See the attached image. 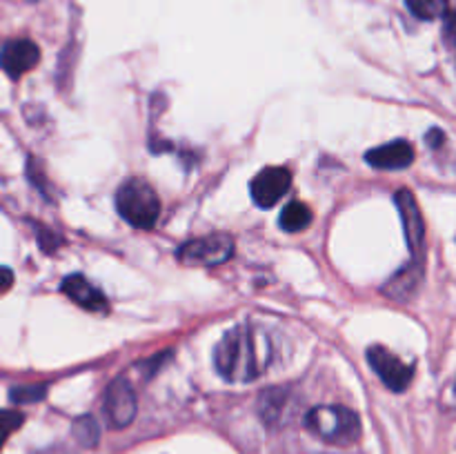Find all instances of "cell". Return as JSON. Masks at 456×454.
Here are the masks:
<instances>
[{
  "label": "cell",
  "mask_w": 456,
  "mask_h": 454,
  "mask_svg": "<svg viewBox=\"0 0 456 454\" xmlns=\"http://www.w3.org/2000/svg\"><path fill=\"white\" fill-rule=\"evenodd\" d=\"M274 347L256 325H239L223 334L214 350V365L225 381L248 383L261 377L272 363Z\"/></svg>",
  "instance_id": "obj_1"
},
{
  "label": "cell",
  "mask_w": 456,
  "mask_h": 454,
  "mask_svg": "<svg viewBox=\"0 0 456 454\" xmlns=\"http://www.w3.org/2000/svg\"><path fill=\"white\" fill-rule=\"evenodd\" d=\"M305 427L332 445H352L361 436V418L343 405H319L305 414Z\"/></svg>",
  "instance_id": "obj_2"
},
{
  "label": "cell",
  "mask_w": 456,
  "mask_h": 454,
  "mask_svg": "<svg viewBox=\"0 0 456 454\" xmlns=\"http://www.w3.org/2000/svg\"><path fill=\"white\" fill-rule=\"evenodd\" d=\"M116 209L138 230H150L160 216V199L145 178H127L116 191Z\"/></svg>",
  "instance_id": "obj_3"
},
{
  "label": "cell",
  "mask_w": 456,
  "mask_h": 454,
  "mask_svg": "<svg viewBox=\"0 0 456 454\" xmlns=\"http://www.w3.org/2000/svg\"><path fill=\"white\" fill-rule=\"evenodd\" d=\"M178 261L183 265H196V267H214L223 265L234 256V239L225 231H216V234L200 236V239L187 240L181 245L176 252Z\"/></svg>",
  "instance_id": "obj_4"
},
{
  "label": "cell",
  "mask_w": 456,
  "mask_h": 454,
  "mask_svg": "<svg viewBox=\"0 0 456 454\" xmlns=\"http://www.w3.org/2000/svg\"><path fill=\"white\" fill-rule=\"evenodd\" d=\"M102 412H105L110 427H114V430L127 427L136 418V392H134V387L125 378H116V381L110 383L105 399H102Z\"/></svg>",
  "instance_id": "obj_5"
},
{
  "label": "cell",
  "mask_w": 456,
  "mask_h": 454,
  "mask_svg": "<svg viewBox=\"0 0 456 454\" xmlns=\"http://www.w3.org/2000/svg\"><path fill=\"white\" fill-rule=\"evenodd\" d=\"M396 207H399L401 223H403V234L408 240V247L412 252L414 261H423L426 254V221L419 209L417 199L410 190H399L395 196Z\"/></svg>",
  "instance_id": "obj_6"
},
{
  "label": "cell",
  "mask_w": 456,
  "mask_h": 454,
  "mask_svg": "<svg viewBox=\"0 0 456 454\" xmlns=\"http://www.w3.org/2000/svg\"><path fill=\"white\" fill-rule=\"evenodd\" d=\"M368 361L387 390L405 392L410 383H412L414 368L412 365H405L395 352L386 350L381 345H374L368 350Z\"/></svg>",
  "instance_id": "obj_7"
},
{
  "label": "cell",
  "mask_w": 456,
  "mask_h": 454,
  "mask_svg": "<svg viewBox=\"0 0 456 454\" xmlns=\"http://www.w3.org/2000/svg\"><path fill=\"white\" fill-rule=\"evenodd\" d=\"M292 187V172L288 167H265L252 178V199L258 207L270 209Z\"/></svg>",
  "instance_id": "obj_8"
},
{
  "label": "cell",
  "mask_w": 456,
  "mask_h": 454,
  "mask_svg": "<svg viewBox=\"0 0 456 454\" xmlns=\"http://www.w3.org/2000/svg\"><path fill=\"white\" fill-rule=\"evenodd\" d=\"M40 61V49L29 38H13L0 47V69L9 78L18 80L22 74L34 69Z\"/></svg>",
  "instance_id": "obj_9"
},
{
  "label": "cell",
  "mask_w": 456,
  "mask_h": 454,
  "mask_svg": "<svg viewBox=\"0 0 456 454\" xmlns=\"http://www.w3.org/2000/svg\"><path fill=\"white\" fill-rule=\"evenodd\" d=\"M62 292L76 303V305L85 307L89 312H105L107 310V298L101 289L94 283H89L83 274H69L62 279L61 285Z\"/></svg>",
  "instance_id": "obj_10"
},
{
  "label": "cell",
  "mask_w": 456,
  "mask_h": 454,
  "mask_svg": "<svg viewBox=\"0 0 456 454\" xmlns=\"http://www.w3.org/2000/svg\"><path fill=\"white\" fill-rule=\"evenodd\" d=\"M365 160L377 169H405L412 165L414 147L408 141H392L370 150L365 154Z\"/></svg>",
  "instance_id": "obj_11"
},
{
  "label": "cell",
  "mask_w": 456,
  "mask_h": 454,
  "mask_svg": "<svg viewBox=\"0 0 456 454\" xmlns=\"http://www.w3.org/2000/svg\"><path fill=\"white\" fill-rule=\"evenodd\" d=\"M421 261H412L408 267H403L399 274L392 276L383 289H386V294L395 296L396 301H403V298L412 296V292L419 288V283H421Z\"/></svg>",
  "instance_id": "obj_12"
},
{
  "label": "cell",
  "mask_w": 456,
  "mask_h": 454,
  "mask_svg": "<svg viewBox=\"0 0 456 454\" xmlns=\"http://www.w3.org/2000/svg\"><path fill=\"white\" fill-rule=\"evenodd\" d=\"M312 221H314V214H312V209L307 207L305 203H301V200H292V203L285 205L283 212H281L279 216L281 230L285 231L307 230V227L312 225Z\"/></svg>",
  "instance_id": "obj_13"
},
{
  "label": "cell",
  "mask_w": 456,
  "mask_h": 454,
  "mask_svg": "<svg viewBox=\"0 0 456 454\" xmlns=\"http://www.w3.org/2000/svg\"><path fill=\"white\" fill-rule=\"evenodd\" d=\"M71 434L78 441L83 448H96L98 441H101V426L94 417L85 414V417H78L71 426Z\"/></svg>",
  "instance_id": "obj_14"
},
{
  "label": "cell",
  "mask_w": 456,
  "mask_h": 454,
  "mask_svg": "<svg viewBox=\"0 0 456 454\" xmlns=\"http://www.w3.org/2000/svg\"><path fill=\"white\" fill-rule=\"evenodd\" d=\"M405 4L421 20H436L448 16L450 0H405Z\"/></svg>",
  "instance_id": "obj_15"
},
{
  "label": "cell",
  "mask_w": 456,
  "mask_h": 454,
  "mask_svg": "<svg viewBox=\"0 0 456 454\" xmlns=\"http://www.w3.org/2000/svg\"><path fill=\"white\" fill-rule=\"evenodd\" d=\"M47 394V385H16L9 392V401L16 405L27 403H38Z\"/></svg>",
  "instance_id": "obj_16"
},
{
  "label": "cell",
  "mask_w": 456,
  "mask_h": 454,
  "mask_svg": "<svg viewBox=\"0 0 456 454\" xmlns=\"http://www.w3.org/2000/svg\"><path fill=\"white\" fill-rule=\"evenodd\" d=\"M22 421H25V417L16 409H0V448L22 426Z\"/></svg>",
  "instance_id": "obj_17"
},
{
  "label": "cell",
  "mask_w": 456,
  "mask_h": 454,
  "mask_svg": "<svg viewBox=\"0 0 456 454\" xmlns=\"http://www.w3.org/2000/svg\"><path fill=\"white\" fill-rule=\"evenodd\" d=\"M34 231H36V239H38V245H40V249H43V252L52 254V252H56L58 247H61V236L53 234V231L47 230L45 225H36Z\"/></svg>",
  "instance_id": "obj_18"
},
{
  "label": "cell",
  "mask_w": 456,
  "mask_h": 454,
  "mask_svg": "<svg viewBox=\"0 0 456 454\" xmlns=\"http://www.w3.org/2000/svg\"><path fill=\"white\" fill-rule=\"evenodd\" d=\"M445 38L450 45L456 47V12L448 13V20H445Z\"/></svg>",
  "instance_id": "obj_19"
},
{
  "label": "cell",
  "mask_w": 456,
  "mask_h": 454,
  "mask_svg": "<svg viewBox=\"0 0 456 454\" xmlns=\"http://www.w3.org/2000/svg\"><path fill=\"white\" fill-rule=\"evenodd\" d=\"M13 285V272L9 267L0 265V292L9 289Z\"/></svg>",
  "instance_id": "obj_20"
},
{
  "label": "cell",
  "mask_w": 456,
  "mask_h": 454,
  "mask_svg": "<svg viewBox=\"0 0 456 454\" xmlns=\"http://www.w3.org/2000/svg\"><path fill=\"white\" fill-rule=\"evenodd\" d=\"M426 138H428V142H430V147H439V145H444L445 134L441 132V129H430Z\"/></svg>",
  "instance_id": "obj_21"
},
{
  "label": "cell",
  "mask_w": 456,
  "mask_h": 454,
  "mask_svg": "<svg viewBox=\"0 0 456 454\" xmlns=\"http://www.w3.org/2000/svg\"><path fill=\"white\" fill-rule=\"evenodd\" d=\"M452 396H454V401H456V381L452 383Z\"/></svg>",
  "instance_id": "obj_22"
}]
</instances>
